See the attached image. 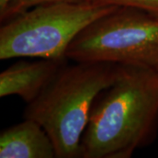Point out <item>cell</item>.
Segmentation results:
<instances>
[{"label":"cell","mask_w":158,"mask_h":158,"mask_svg":"<svg viewBox=\"0 0 158 158\" xmlns=\"http://www.w3.org/2000/svg\"><path fill=\"white\" fill-rule=\"evenodd\" d=\"M158 130V71L121 66L98 96L81 140L80 158H130Z\"/></svg>","instance_id":"1"},{"label":"cell","mask_w":158,"mask_h":158,"mask_svg":"<svg viewBox=\"0 0 158 158\" xmlns=\"http://www.w3.org/2000/svg\"><path fill=\"white\" fill-rule=\"evenodd\" d=\"M65 62L24 111V118L34 119L48 133L56 158H80L81 140L93 105L121 69L110 62Z\"/></svg>","instance_id":"2"},{"label":"cell","mask_w":158,"mask_h":158,"mask_svg":"<svg viewBox=\"0 0 158 158\" xmlns=\"http://www.w3.org/2000/svg\"><path fill=\"white\" fill-rule=\"evenodd\" d=\"M115 8L92 1L34 6L1 22L0 59L69 61L66 53L75 38L90 23Z\"/></svg>","instance_id":"3"},{"label":"cell","mask_w":158,"mask_h":158,"mask_svg":"<svg viewBox=\"0 0 158 158\" xmlns=\"http://www.w3.org/2000/svg\"><path fill=\"white\" fill-rule=\"evenodd\" d=\"M66 57L158 71V18L117 7L88 25L71 42Z\"/></svg>","instance_id":"4"},{"label":"cell","mask_w":158,"mask_h":158,"mask_svg":"<svg viewBox=\"0 0 158 158\" xmlns=\"http://www.w3.org/2000/svg\"><path fill=\"white\" fill-rule=\"evenodd\" d=\"M68 61H19L0 74V97L16 95L29 104L39 96Z\"/></svg>","instance_id":"5"},{"label":"cell","mask_w":158,"mask_h":158,"mask_svg":"<svg viewBox=\"0 0 158 158\" xmlns=\"http://www.w3.org/2000/svg\"><path fill=\"white\" fill-rule=\"evenodd\" d=\"M1 158H56V148L45 129L34 119L24 120L0 134Z\"/></svg>","instance_id":"6"},{"label":"cell","mask_w":158,"mask_h":158,"mask_svg":"<svg viewBox=\"0 0 158 158\" xmlns=\"http://www.w3.org/2000/svg\"><path fill=\"white\" fill-rule=\"evenodd\" d=\"M97 4L116 7H130L158 18V0H91Z\"/></svg>","instance_id":"7"},{"label":"cell","mask_w":158,"mask_h":158,"mask_svg":"<svg viewBox=\"0 0 158 158\" xmlns=\"http://www.w3.org/2000/svg\"><path fill=\"white\" fill-rule=\"evenodd\" d=\"M91 0H11L6 11L0 15L1 22L17 15L19 13L30 9L32 7L43 4L58 3V2H88Z\"/></svg>","instance_id":"8"},{"label":"cell","mask_w":158,"mask_h":158,"mask_svg":"<svg viewBox=\"0 0 158 158\" xmlns=\"http://www.w3.org/2000/svg\"><path fill=\"white\" fill-rule=\"evenodd\" d=\"M11 0H0V15L3 14L10 5Z\"/></svg>","instance_id":"9"}]
</instances>
